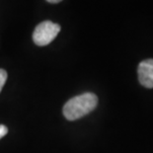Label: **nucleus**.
I'll return each mask as SVG.
<instances>
[{"instance_id": "6", "label": "nucleus", "mask_w": 153, "mask_h": 153, "mask_svg": "<svg viewBox=\"0 0 153 153\" xmlns=\"http://www.w3.org/2000/svg\"><path fill=\"white\" fill-rule=\"evenodd\" d=\"M47 1L50 3H58V2H60L61 0H47Z\"/></svg>"}, {"instance_id": "1", "label": "nucleus", "mask_w": 153, "mask_h": 153, "mask_svg": "<svg viewBox=\"0 0 153 153\" xmlns=\"http://www.w3.org/2000/svg\"><path fill=\"white\" fill-rule=\"evenodd\" d=\"M98 98L93 93L73 97L63 107V115L68 120H75L92 112L97 107Z\"/></svg>"}, {"instance_id": "2", "label": "nucleus", "mask_w": 153, "mask_h": 153, "mask_svg": "<svg viewBox=\"0 0 153 153\" xmlns=\"http://www.w3.org/2000/svg\"><path fill=\"white\" fill-rule=\"evenodd\" d=\"M60 31V26L51 21H44L36 27L33 40L38 45H47L51 44Z\"/></svg>"}, {"instance_id": "4", "label": "nucleus", "mask_w": 153, "mask_h": 153, "mask_svg": "<svg viewBox=\"0 0 153 153\" xmlns=\"http://www.w3.org/2000/svg\"><path fill=\"white\" fill-rule=\"evenodd\" d=\"M6 80H7V72L4 69H0V92H1Z\"/></svg>"}, {"instance_id": "3", "label": "nucleus", "mask_w": 153, "mask_h": 153, "mask_svg": "<svg viewBox=\"0 0 153 153\" xmlns=\"http://www.w3.org/2000/svg\"><path fill=\"white\" fill-rule=\"evenodd\" d=\"M138 80L142 86L153 88V59H146L138 65Z\"/></svg>"}, {"instance_id": "5", "label": "nucleus", "mask_w": 153, "mask_h": 153, "mask_svg": "<svg viewBox=\"0 0 153 153\" xmlns=\"http://www.w3.org/2000/svg\"><path fill=\"white\" fill-rule=\"evenodd\" d=\"M7 132H8V128L4 125H0V138L3 137L5 134H7Z\"/></svg>"}]
</instances>
